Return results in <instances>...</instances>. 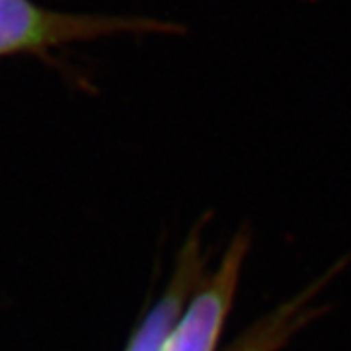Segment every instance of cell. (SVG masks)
I'll return each instance as SVG.
<instances>
[{
	"label": "cell",
	"instance_id": "cell-3",
	"mask_svg": "<svg viewBox=\"0 0 351 351\" xmlns=\"http://www.w3.org/2000/svg\"><path fill=\"white\" fill-rule=\"evenodd\" d=\"M301 322V316L295 314V308H283L281 313L263 320L260 326H256L252 332L244 334L228 351H274L277 350L287 336Z\"/></svg>",
	"mask_w": 351,
	"mask_h": 351
},
{
	"label": "cell",
	"instance_id": "cell-1",
	"mask_svg": "<svg viewBox=\"0 0 351 351\" xmlns=\"http://www.w3.org/2000/svg\"><path fill=\"white\" fill-rule=\"evenodd\" d=\"M244 254L246 240H234L209 283L197 293L170 332L162 351H215L237 293Z\"/></svg>",
	"mask_w": 351,
	"mask_h": 351
},
{
	"label": "cell",
	"instance_id": "cell-2",
	"mask_svg": "<svg viewBox=\"0 0 351 351\" xmlns=\"http://www.w3.org/2000/svg\"><path fill=\"white\" fill-rule=\"evenodd\" d=\"M184 293H186V274L180 276V285L170 289V293L158 302L143 326L138 328L135 338L131 341L127 351H162L166 341L170 338V332L176 326V318L184 304Z\"/></svg>",
	"mask_w": 351,
	"mask_h": 351
}]
</instances>
